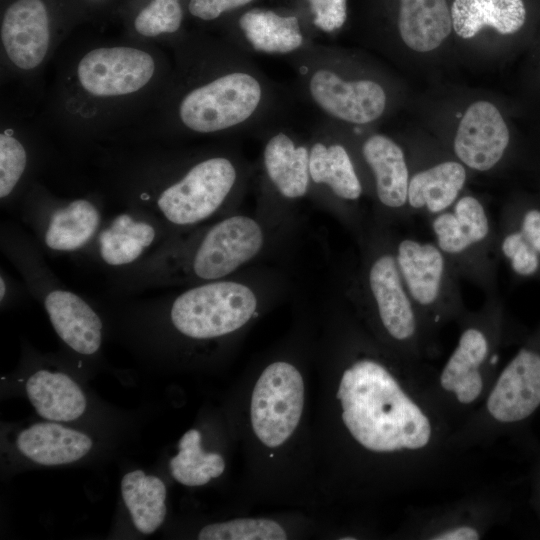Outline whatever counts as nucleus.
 <instances>
[{
    "mask_svg": "<svg viewBox=\"0 0 540 540\" xmlns=\"http://www.w3.org/2000/svg\"><path fill=\"white\" fill-rule=\"evenodd\" d=\"M466 177L464 165L453 160L421 170L410 177L407 204L432 216L444 212L458 199Z\"/></svg>",
    "mask_w": 540,
    "mask_h": 540,
    "instance_id": "nucleus-26",
    "label": "nucleus"
},
{
    "mask_svg": "<svg viewBox=\"0 0 540 540\" xmlns=\"http://www.w3.org/2000/svg\"><path fill=\"white\" fill-rule=\"evenodd\" d=\"M509 140V129L497 107L488 101H477L461 118L453 149L463 165L485 172L499 163Z\"/></svg>",
    "mask_w": 540,
    "mask_h": 540,
    "instance_id": "nucleus-19",
    "label": "nucleus"
},
{
    "mask_svg": "<svg viewBox=\"0 0 540 540\" xmlns=\"http://www.w3.org/2000/svg\"><path fill=\"white\" fill-rule=\"evenodd\" d=\"M395 255L415 308H432L460 296L457 270L435 243L404 238L395 246Z\"/></svg>",
    "mask_w": 540,
    "mask_h": 540,
    "instance_id": "nucleus-13",
    "label": "nucleus"
},
{
    "mask_svg": "<svg viewBox=\"0 0 540 540\" xmlns=\"http://www.w3.org/2000/svg\"><path fill=\"white\" fill-rule=\"evenodd\" d=\"M396 27L401 41L411 50L436 49L453 29L447 0H398Z\"/></svg>",
    "mask_w": 540,
    "mask_h": 540,
    "instance_id": "nucleus-22",
    "label": "nucleus"
},
{
    "mask_svg": "<svg viewBox=\"0 0 540 540\" xmlns=\"http://www.w3.org/2000/svg\"><path fill=\"white\" fill-rule=\"evenodd\" d=\"M26 393L37 413L51 421L69 422L86 409V397L67 374L40 369L27 380Z\"/></svg>",
    "mask_w": 540,
    "mask_h": 540,
    "instance_id": "nucleus-25",
    "label": "nucleus"
},
{
    "mask_svg": "<svg viewBox=\"0 0 540 540\" xmlns=\"http://www.w3.org/2000/svg\"><path fill=\"white\" fill-rule=\"evenodd\" d=\"M450 10L453 30L463 39L473 38L484 28L514 34L526 21L523 0H453Z\"/></svg>",
    "mask_w": 540,
    "mask_h": 540,
    "instance_id": "nucleus-24",
    "label": "nucleus"
},
{
    "mask_svg": "<svg viewBox=\"0 0 540 540\" xmlns=\"http://www.w3.org/2000/svg\"><path fill=\"white\" fill-rule=\"evenodd\" d=\"M431 228L435 244L454 265L487 254L495 241L487 211L479 199L464 195L456 200L452 210L433 216Z\"/></svg>",
    "mask_w": 540,
    "mask_h": 540,
    "instance_id": "nucleus-15",
    "label": "nucleus"
},
{
    "mask_svg": "<svg viewBox=\"0 0 540 540\" xmlns=\"http://www.w3.org/2000/svg\"><path fill=\"white\" fill-rule=\"evenodd\" d=\"M104 222L90 247L84 252L114 272L130 268L171 237L168 228L155 216L132 207Z\"/></svg>",
    "mask_w": 540,
    "mask_h": 540,
    "instance_id": "nucleus-11",
    "label": "nucleus"
},
{
    "mask_svg": "<svg viewBox=\"0 0 540 540\" xmlns=\"http://www.w3.org/2000/svg\"><path fill=\"white\" fill-rule=\"evenodd\" d=\"M171 71L172 57L154 43H71L58 58L43 119L76 151L114 142L155 107Z\"/></svg>",
    "mask_w": 540,
    "mask_h": 540,
    "instance_id": "nucleus-2",
    "label": "nucleus"
},
{
    "mask_svg": "<svg viewBox=\"0 0 540 540\" xmlns=\"http://www.w3.org/2000/svg\"><path fill=\"white\" fill-rule=\"evenodd\" d=\"M360 153L372 173L380 204L393 210L403 208L410 180L403 149L389 136L373 133L362 141Z\"/></svg>",
    "mask_w": 540,
    "mask_h": 540,
    "instance_id": "nucleus-21",
    "label": "nucleus"
},
{
    "mask_svg": "<svg viewBox=\"0 0 540 540\" xmlns=\"http://www.w3.org/2000/svg\"><path fill=\"white\" fill-rule=\"evenodd\" d=\"M88 153L106 197L155 216L173 235L220 212L246 178L241 157L223 145L115 142L96 145Z\"/></svg>",
    "mask_w": 540,
    "mask_h": 540,
    "instance_id": "nucleus-3",
    "label": "nucleus"
},
{
    "mask_svg": "<svg viewBox=\"0 0 540 540\" xmlns=\"http://www.w3.org/2000/svg\"><path fill=\"white\" fill-rule=\"evenodd\" d=\"M301 17L315 39L318 35L333 36L342 30L348 19V0H303Z\"/></svg>",
    "mask_w": 540,
    "mask_h": 540,
    "instance_id": "nucleus-33",
    "label": "nucleus"
},
{
    "mask_svg": "<svg viewBox=\"0 0 540 540\" xmlns=\"http://www.w3.org/2000/svg\"><path fill=\"white\" fill-rule=\"evenodd\" d=\"M200 540H285L287 535L277 522L265 518L235 519L209 524L198 534Z\"/></svg>",
    "mask_w": 540,
    "mask_h": 540,
    "instance_id": "nucleus-32",
    "label": "nucleus"
},
{
    "mask_svg": "<svg viewBox=\"0 0 540 540\" xmlns=\"http://www.w3.org/2000/svg\"><path fill=\"white\" fill-rule=\"evenodd\" d=\"M365 286L381 323L397 341H406L416 332V314L399 271L394 248L376 251L366 268Z\"/></svg>",
    "mask_w": 540,
    "mask_h": 540,
    "instance_id": "nucleus-16",
    "label": "nucleus"
},
{
    "mask_svg": "<svg viewBox=\"0 0 540 540\" xmlns=\"http://www.w3.org/2000/svg\"><path fill=\"white\" fill-rule=\"evenodd\" d=\"M341 539H342V540H354L355 538H353V537H343V538H341Z\"/></svg>",
    "mask_w": 540,
    "mask_h": 540,
    "instance_id": "nucleus-36",
    "label": "nucleus"
},
{
    "mask_svg": "<svg viewBox=\"0 0 540 540\" xmlns=\"http://www.w3.org/2000/svg\"><path fill=\"white\" fill-rule=\"evenodd\" d=\"M18 450L38 464L52 466L75 462L92 448L91 438L57 423H37L21 431Z\"/></svg>",
    "mask_w": 540,
    "mask_h": 540,
    "instance_id": "nucleus-23",
    "label": "nucleus"
},
{
    "mask_svg": "<svg viewBox=\"0 0 540 540\" xmlns=\"http://www.w3.org/2000/svg\"><path fill=\"white\" fill-rule=\"evenodd\" d=\"M499 246L516 275H536L540 270V209L521 212L512 227L504 231Z\"/></svg>",
    "mask_w": 540,
    "mask_h": 540,
    "instance_id": "nucleus-30",
    "label": "nucleus"
},
{
    "mask_svg": "<svg viewBox=\"0 0 540 540\" xmlns=\"http://www.w3.org/2000/svg\"><path fill=\"white\" fill-rule=\"evenodd\" d=\"M261 164L267 185L281 197L295 200L311 189L309 146L282 122L263 132Z\"/></svg>",
    "mask_w": 540,
    "mask_h": 540,
    "instance_id": "nucleus-18",
    "label": "nucleus"
},
{
    "mask_svg": "<svg viewBox=\"0 0 540 540\" xmlns=\"http://www.w3.org/2000/svg\"><path fill=\"white\" fill-rule=\"evenodd\" d=\"M66 35L56 26L46 0H12L0 24L2 81L34 82Z\"/></svg>",
    "mask_w": 540,
    "mask_h": 540,
    "instance_id": "nucleus-9",
    "label": "nucleus"
},
{
    "mask_svg": "<svg viewBox=\"0 0 540 540\" xmlns=\"http://www.w3.org/2000/svg\"><path fill=\"white\" fill-rule=\"evenodd\" d=\"M39 131L20 119L1 118L0 200L6 206L19 201L45 163L47 149Z\"/></svg>",
    "mask_w": 540,
    "mask_h": 540,
    "instance_id": "nucleus-17",
    "label": "nucleus"
},
{
    "mask_svg": "<svg viewBox=\"0 0 540 540\" xmlns=\"http://www.w3.org/2000/svg\"><path fill=\"white\" fill-rule=\"evenodd\" d=\"M88 1H91V2H100L102 0H88Z\"/></svg>",
    "mask_w": 540,
    "mask_h": 540,
    "instance_id": "nucleus-37",
    "label": "nucleus"
},
{
    "mask_svg": "<svg viewBox=\"0 0 540 540\" xmlns=\"http://www.w3.org/2000/svg\"><path fill=\"white\" fill-rule=\"evenodd\" d=\"M342 420L363 447L375 452L427 445L429 420L381 364L363 359L342 375L337 391Z\"/></svg>",
    "mask_w": 540,
    "mask_h": 540,
    "instance_id": "nucleus-5",
    "label": "nucleus"
},
{
    "mask_svg": "<svg viewBox=\"0 0 540 540\" xmlns=\"http://www.w3.org/2000/svg\"><path fill=\"white\" fill-rule=\"evenodd\" d=\"M121 493L136 529L143 534L155 532L166 515V488L161 479L142 470L125 474Z\"/></svg>",
    "mask_w": 540,
    "mask_h": 540,
    "instance_id": "nucleus-28",
    "label": "nucleus"
},
{
    "mask_svg": "<svg viewBox=\"0 0 540 540\" xmlns=\"http://www.w3.org/2000/svg\"><path fill=\"white\" fill-rule=\"evenodd\" d=\"M200 443V432L188 430L179 441L178 454L170 460L172 476L183 485H205L212 478L219 477L225 469L222 456L203 451Z\"/></svg>",
    "mask_w": 540,
    "mask_h": 540,
    "instance_id": "nucleus-31",
    "label": "nucleus"
},
{
    "mask_svg": "<svg viewBox=\"0 0 540 540\" xmlns=\"http://www.w3.org/2000/svg\"><path fill=\"white\" fill-rule=\"evenodd\" d=\"M172 71L155 107L115 142H169L263 133L282 122L288 97L225 38L186 32L169 47Z\"/></svg>",
    "mask_w": 540,
    "mask_h": 540,
    "instance_id": "nucleus-1",
    "label": "nucleus"
},
{
    "mask_svg": "<svg viewBox=\"0 0 540 540\" xmlns=\"http://www.w3.org/2000/svg\"><path fill=\"white\" fill-rule=\"evenodd\" d=\"M264 245L261 225L246 215L220 219L183 237L167 238L156 250L115 278L120 291H140L225 279L252 260Z\"/></svg>",
    "mask_w": 540,
    "mask_h": 540,
    "instance_id": "nucleus-4",
    "label": "nucleus"
},
{
    "mask_svg": "<svg viewBox=\"0 0 540 540\" xmlns=\"http://www.w3.org/2000/svg\"><path fill=\"white\" fill-rule=\"evenodd\" d=\"M255 0H188L187 11L196 20L213 22L245 9Z\"/></svg>",
    "mask_w": 540,
    "mask_h": 540,
    "instance_id": "nucleus-34",
    "label": "nucleus"
},
{
    "mask_svg": "<svg viewBox=\"0 0 540 540\" xmlns=\"http://www.w3.org/2000/svg\"><path fill=\"white\" fill-rule=\"evenodd\" d=\"M182 0H147L133 13L127 37L169 48L186 33Z\"/></svg>",
    "mask_w": 540,
    "mask_h": 540,
    "instance_id": "nucleus-29",
    "label": "nucleus"
},
{
    "mask_svg": "<svg viewBox=\"0 0 540 540\" xmlns=\"http://www.w3.org/2000/svg\"><path fill=\"white\" fill-rule=\"evenodd\" d=\"M105 197L102 191L60 197L36 180L19 199L21 219L46 251L83 253L104 222Z\"/></svg>",
    "mask_w": 540,
    "mask_h": 540,
    "instance_id": "nucleus-7",
    "label": "nucleus"
},
{
    "mask_svg": "<svg viewBox=\"0 0 540 540\" xmlns=\"http://www.w3.org/2000/svg\"><path fill=\"white\" fill-rule=\"evenodd\" d=\"M286 60L296 73L299 92L323 117L343 126H365L386 113L389 96L384 82L361 73L344 50L313 42Z\"/></svg>",
    "mask_w": 540,
    "mask_h": 540,
    "instance_id": "nucleus-6",
    "label": "nucleus"
},
{
    "mask_svg": "<svg viewBox=\"0 0 540 540\" xmlns=\"http://www.w3.org/2000/svg\"><path fill=\"white\" fill-rule=\"evenodd\" d=\"M479 534L470 527H460L434 537V540H477Z\"/></svg>",
    "mask_w": 540,
    "mask_h": 540,
    "instance_id": "nucleus-35",
    "label": "nucleus"
},
{
    "mask_svg": "<svg viewBox=\"0 0 540 540\" xmlns=\"http://www.w3.org/2000/svg\"><path fill=\"white\" fill-rule=\"evenodd\" d=\"M222 37L252 57L287 58L315 42L298 13L264 7L240 10Z\"/></svg>",
    "mask_w": 540,
    "mask_h": 540,
    "instance_id": "nucleus-12",
    "label": "nucleus"
},
{
    "mask_svg": "<svg viewBox=\"0 0 540 540\" xmlns=\"http://www.w3.org/2000/svg\"><path fill=\"white\" fill-rule=\"evenodd\" d=\"M488 350L485 334L477 328H467L446 363L440 377L441 386L454 392L461 403H471L479 396L482 390L479 367Z\"/></svg>",
    "mask_w": 540,
    "mask_h": 540,
    "instance_id": "nucleus-27",
    "label": "nucleus"
},
{
    "mask_svg": "<svg viewBox=\"0 0 540 540\" xmlns=\"http://www.w3.org/2000/svg\"><path fill=\"white\" fill-rule=\"evenodd\" d=\"M343 127L325 117L314 125L308 139L311 188H319L342 201L355 202L363 194V185L344 142Z\"/></svg>",
    "mask_w": 540,
    "mask_h": 540,
    "instance_id": "nucleus-14",
    "label": "nucleus"
},
{
    "mask_svg": "<svg viewBox=\"0 0 540 540\" xmlns=\"http://www.w3.org/2000/svg\"><path fill=\"white\" fill-rule=\"evenodd\" d=\"M166 305L169 322L178 333L209 340L243 327L255 315L258 300L248 285L221 279L194 284Z\"/></svg>",
    "mask_w": 540,
    "mask_h": 540,
    "instance_id": "nucleus-8",
    "label": "nucleus"
},
{
    "mask_svg": "<svg viewBox=\"0 0 540 540\" xmlns=\"http://www.w3.org/2000/svg\"><path fill=\"white\" fill-rule=\"evenodd\" d=\"M304 405V383L296 367L284 361L267 366L251 398V423L267 447L282 445L299 424Z\"/></svg>",
    "mask_w": 540,
    "mask_h": 540,
    "instance_id": "nucleus-10",
    "label": "nucleus"
},
{
    "mask_svg": "<svg viewBox=\"0 0 540 540\" xmlns=\"http://www.w3.org/2000/svg\"><path fill=\"white\" fill-rule=\"evenodd\" d=\"M540 405V354L521 349L501 373L487 407L501 422H517Z\"/></svg>",
    "mask_w": 540,
    "mask_h": 540,
    "instance_id": "nucleus-20",
    "label": "nucleus"
}]
</instances>
